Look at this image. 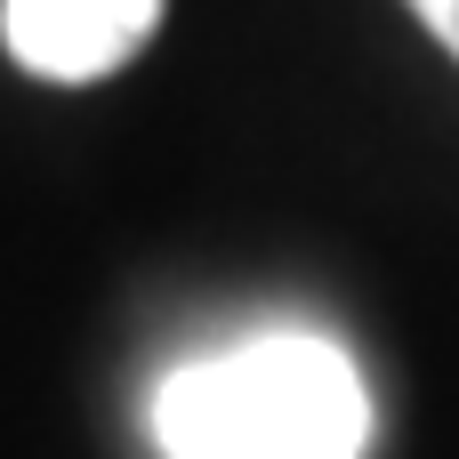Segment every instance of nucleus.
<instances>
[{"instance_id":"obj_1","label":"nucleus","mask_w":459,"mask_h":459,"mask_svg":"<svg viewBox=\"0 0 459 459\" xmlns=\"http://www.w3.org/2000/svg\"><path fill=\"white\" fill-rule=\"evenodd\" d=\"M153 436L169 459H355L371 436V395L323 339H250L169 371Z\"/></svg>"},{"instance_id":"obj_2","label":"nucleus","mask_w":459,"mask_h":459,"mask_svg":"<svg viewBox=\"0 0 459 459\" xmlns=\"http://www.w3.org/2000/svg\"><path fill=\"white\" fill-rule=\"evenodd\" d=\"M161 24V0H0V40L40 81H105Z\"/></svg>"},{"instance_id":"obj_3","label":"nucleus","mask_w":459,"mask_h":459,"mask_svg":"<svg viewBox=\"0 0 459 459\" xmlns=\"http://www.w3.org/2000/svg\"><path fill=\"white\" fill-rule=\"evenodd\" d=\"M403 8H411V16H420V24L459 56V0H403Z\"/></svg>"}]
</instances>
